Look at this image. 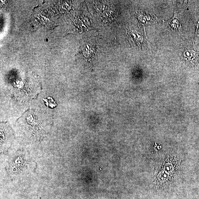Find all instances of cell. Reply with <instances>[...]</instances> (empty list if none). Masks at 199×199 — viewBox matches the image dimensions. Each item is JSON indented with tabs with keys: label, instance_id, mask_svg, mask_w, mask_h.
I'll use <instances>...</instances> for the list:
<instances>
[{
	"label": "cell",
	"instance_id": "7a4b0ae2",
	"mask_svg": "<svg viewBox=\"0 0 199 199\" xmlns=\"http://www.w3.org/2000/svg\"><path fill=\"white\" fill-rule=\"evenodd\" d=\"M1 150L3 151L11 145L13 140V134L9 126L6 123L1 124Z\"/></svg>",
	"mask_w": 199,
	"mask_h": 199
},
{
	"label": "cell",
	"instance_id": "277c9868",
	"mask_svg": "<svg viewBox=\"0 0 199 199\" xmlns=\"http://www.w3.org/2000/svg\"><path fill=\"white\" fill-rule=\"evenodd\" d=\"M168 23L172 28L174 29H179L181 27L180 21L179 19H178L177 17H176V15L174 16V17L168 21Z\"/></svg>",
	"mask_w": 199,
	"mask_h": 199
},
{
	"label": "cell",
	"instance_id": "3957f363",
	"mask_svg": "<svg viewBox=\"0 0 199 199\" xmlns=\"http://www.w3.org/2000/svg\"><path fill=\"white\" fill-rule=\"evenodd\" d=\"M183 54L185 59L189 62H194L198 57L195 51L192 50H186Z\"/></svg>",
	"mask_w": 199,
	"mask_h": 199
},
{
	"label": "cell",
	"instance_id": "6da1fadb",
	"mask_svg": "<svg viewBox=\"0 0 199 199\" xmlns=\"http://www.w3.org/2000/svg\"><path fill=\"white\" fill-rule=\"evenodd\" d=\"M17 123L24 133L30 137L40 140L48 133L52 120L43 112L35 109L26 111Z\"/></svg>",
	"mask_w": 199,
	"mask_h": 199
}]
</instances>
